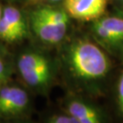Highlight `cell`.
<instances>
[{"label": "cell", "instance_id": "1", "mask_svg": "<svg viewBox=\"0 0 123 123\" xmlns=\"http://www.w3.org/2000/svg\"><path fill=\"white\" fill-rule=\"evenodd\" d=\"M61 61L69 79L90 92L99 88L111 69L108 53L87 37H77L68 43L62 49Z\"/></svg>", "mask_w": 123, "mask_h": 123}, {"label": "cell", "instance_id": "2", "mask_svg": "<svg viewBox=\"0 0 123 123\" xmlns=\"http://www.w3.org/2000/svg\"><path fill=\"white\" fill-rule=\"evenodd\" d=\"M70 17L64 7L52 4L36 5L29 14V27L46 44H58L67 36Z\"/></svg>", "mask_w": 123, "mask_h": 123}, {"label": "cell", "instance_id": "3", "mask_svg": "<svg viewBox=\"0 0 123 123\" xmlns=\"http://www.w3.org/2000/svg\"><path fill=\"white\" fill-rule=\"evenodd\" d=\"M18 68L25 83L39 94H47L55 78L52 59L40 50H26L18 59Z\"/></svg>", "mask_w": 123, "mask_h": 123}, {"label": "cell", "instance_id": "4", "mask_svg": "<svg viewBox=\"0 0 123 123\" xmlns=\"http://www.w3.org/2000/svg\"><path fill=\"white\" fill-rule=\"evenodd\" d=\"M90 33L98 46L123 63V8L92 21Z\"/></svg>", "mask_w": 123, "mask_h": 123}, {"label": "cell", "instance_id": "5", "mask_svg": "<svg viewBox=\"0 0 123 123\" xmlns=\"http://www.w3.org/2000/svg\"><path fill=\"white\" fill-rule=\"evenodd\" d=\"M29 34V23L18 8L13 6L3 9L0 19V39L14 43L24 39Z\"/></svg>", "mask_w": 123, "mask_h": 123}, {"label": "cell", "instance_id": "6", "mask_svg": "<svg viewBox=\"0 0 123 123\" xmlns=\"http://www.w3.org/2000/svg\"><path fill=\"white\" fill-rule=\"evenodd\" d=\"M29 106L26 90L15 86L0 87V117H17L24 114Z\"/></svg>", "mask_w": 123, "mask_h": 123}, {"label": "cell", "instance_id": "7", "mask_svg": "<svg viewBox=\"0 0 123 123\" xmlns=\"http://www.w3.org/2000/svg\"><path fill=\"white\" fill-rule=\"evenodd\" d=\"M63 3L70 18L92 22L106 13L109 0H63Z\"/></svg>", "mask_w": 123, "mask_h": 123}, {"label": "cell", "instance_id": "8", "mask_svg": "<svg viewBox=\"0 0 123 123\" xmlns=\"http://www.w3.org/2000/svg\"><path fill=\"white\" fill-rule=\"evenodd\" d=\"M64 110L77 123H101L106 120L105 114L99 108L80 98H68L64 103Z\"/></svg>", "mask_w": 123, "mask_h": 123}, {"label": "cell", "instance_id": "9", "mask_svg": "<svg viewBox=\"0 0 123 123\" xmlns=\"http://www.w3.org/2000/svg\"><path fill=\"white\" fill-rule=\"evenodd\" d=\"M116 107L119 116L123 119V70L120 72L116 85Z\"/></svg>", "mask_w": 123, "mask_h": 123}, {"label": "cell", "instance_id": "10", "mask_svg": "<svg viewBox=\"0 0 123 123\" xmlns=\"http://www.w3.org/2000/svg\"><path fill=\"white\" fill-rule=\"evenodd\" d=\"M48 121L49 123H77L70 115L67 114L66 112L64 114L52 115L48 119Z\"/></svg>", "mask_w": 123, "mask_h": 123}, {"label": "cell", "instance_id": "11", "mask_svg": "<svg viewBox=\"0 0 123 123\" xmlns=\"http://www.w3.org/2000/svg\"><path fill=\"white\" fill-rule=\"evenodd\" d=\"M9 68L7 67L6 61L5 59L4 56L0 54V87H2V84L6 81V79L8 76Z\"/></svg>", "mask_w": 123, "mask_h": 123}, {"label": "cell", "instance_id": "12", "mask_svg": "<svg viewBox=\"0 0 123 123\" xmlns=\"http://www.w3.org/2000/svg\"><path fill=\"white\" fill-rule=\"evenodd\" d=\"M30 4L39 5V4H52L57 5L60 2H63V0H28Z\"/></svg>", "mask_w": 123, "mask_h": 123}, {"label": "cell", "instance_id": "13", "mask_svg": "<svg viewBox=\"0 0 123 123\" xmlns=\"http://www.w3.org/2000/svg\"><path fill=\"white\" fill-rule=\"evenodd\" d=\"M2 13H3V9H2L1 6H0V19H1V17H2Z\"/></svg>", "mask_w": 123, "mask_h": 123}, {"label": "cell", "instance_id": "14", "mask_svg": "<svg viewBox=\"0 0 123 123\" xmlns=\"http://www.w3.org/2000/svg\"><path fill=\"white\" fill-rule=\"evenodd\" d=\"M117 1H119V3H120V5L122 6V7H123V0H117Z\"/></svg>", "mask_w": 123, "mask_h": 123}]
</instances>
